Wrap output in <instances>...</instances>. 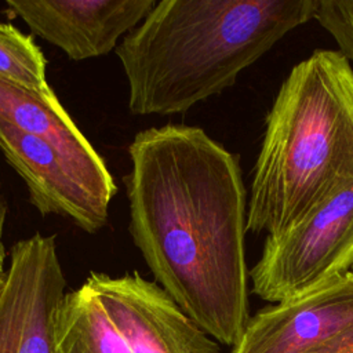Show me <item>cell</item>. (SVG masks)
I'll return each instance as SVG.
<instances>
[{"label": "cell", "instance_id": "ba28073f", "mask_svg": "<svg viewBox=\"0 0 353 353\" xmlns=\"http://www.w3.org/2000/svg\"><path fill=\"white\" fill-rule=\"evenodd\" d=\"M0 150L23 181L29 201L43 216H65L90 234L105 228L110 200L54 146L0 117Z\"/></svg>", "mask_w": 353, "mask_h": 353}, {"label": "cell", "instance_id": "7c38bea8", "mask_svg": "<svg viewBox=\"0 0 353 353\" xmlns=\"http://www.w3.org/2000/svg\"><path fill=\"white\" fill-rule=\"evenodd\" d=\"M47 61L30 34L0 22V79L33 91H48Z\"/></svg>", "mask_w": 353, "mask_h": 353}, {"label": "cell", "instance_id": "6da1fadb", "mask_svg": "<svg viewBox=\"0 0 353 353\" xmlns=\"http://www.w3.org/2000/svg\"><path fill=\"white\" fill-rule=\"evenodd\" d=\"M128 156L123 182L134 245L182 312L234 347L251 319L239 156L186 124L138 131Z\"/></svg>", "mask_w": 353, "mask_h": 353}, {"label": "cell", "instance_id": "7a4b0ae2", "mask_svg": "<svg viewBox=\"0 0 353 353\" xmlns=\"http://www.w3.org/2000/svg\"><path fill=\"white\" fill-rule=\"evenodd\" d=\"M316 0H161L114 50L132 114H178L232 87Z\"/></svg>", "mask_w": 353, "mask_h": 353}, {"label": "cell", "instance_id": "8992f818", "mask_svg": "<svg viewBox=\"0 0 353 353\" xmlns=\"http://www.w3.org/2000/svg\"><path fill=\"white\" fill-rule=\"evenodd\" d=\"M353 273L250 319L232 353H352Z\"/></svg>", "mask_w": 353, "mask_h": 353}, {"label": "cell", "instance_id": "5bb4252c", "mask_svg": "<svg viewBox=\"0 0 353 353\" xmlns=\"http://www.w3.org/2000/svg\"><path fill=\"white\" fill-rule=\"evenodd\" d=\"M6 218H7V203H6V200L3 197V193L0 190V240H3Z\"/></svg>", "mask_w": 353, "mask_h": 353}, {"label": "cell", "instance_id": "ac0fdd59", "mask_svg": "<svg viewBox=\"0 0 353 353\" xmlns=\"http://www.w3.org/2000/svg\"><path fill=\"white\" fill-rule=\"evenodd\" d=\"M352 353H353V352H352Z\"/></svg>", "mask_w": 353, "mask_h": 353}, {"label": "cell", "instance_id": "52a82bcc", "mask_svg": "<svg viewBox=\"0 0 353 353\" xmlns=\"http://www.w3.org/2000/svg\"><path fill=\"white\" fill-rule=\"evenodd\" d=\"M85 283L132 353H221L154 280L138 272H91Z\"/></svg>", "mask_w": 353, "mask_h": 353}, {"label": "cell", "instance_id": "e0dca14e", "mask_svg": "<svg viewBox=\"0 0 353 353\" xmlns=\"http://www.w3.org/2000/svg\"><path fill=\"white\" fill-rule=\"evenodd\" d=\"M350 272H352V273H353V265H352V268H350Z\"/></svg>", "mask_w": 353, "mask_h": 353}, {"label": "cell", "instance_id": "2e32d148", "mask_svg": "<svg viewBox=\"0 0 353 353\" xmlns=\"http://www.w3.org/2000/svg\"><path fill=\"white\" fill-rule=\"evenodd\" d=\"M4 283H6V274H0V294H1V291H3Z\"/></svg>", "mask_w": 353, "mask_h": 353}, {"label": "cell", "instance_id": "277c9868", "mask_svg": "<svg viewBox=\"0 0 353 353\" xmlns=\"http://www.w3.org/2000/svg\"><path fill=\"white\" fill-rule=\"evenodd\" d=\"M353 265V182L280 234L266 236L250 270L252 292L272 303L305 295Z\"/></svg>", "mask_w": 353, "mask_h": 353}, {"label": "cell", "instance_id": "3957f363", "mask_svg": "<svg viewBox=\"0 0 353 353\" xmlns=\"http://www.w3.org/2000/svg\"><path fill=\"white\" fill-rule=\"evenodd\" d=\"M353 182V68L316 50L283 80L254 165L247 230L280 234Z\"/></svg>", "mask_w": 353, "mask_h": 353}, {"label": "cell", "instance_id": "5b68a950", "mask_svg": "<svg viewBox=\"0 0 353 353\" xmlns=\"http://www.w3.org/2000/svg\"><path fill=\"white\" fill-rule=\"evenodd\" d=\"M65 288L54 234L34 233L15 241L0 294V353H54Z\"/></svg>", "mask_w": 353, "mask_h": 353}, {"label": "cell", "instance_id": "9c48e42d", "mask_svg": "<svg viewBox=\"0 0 353 353\" xmlns=\"http://www.w3.org/2000/svg\"><path fill=\"white\" fill-rule=\"evenodd\" d=\"M156 0H7L8 11L33 33L84 61L117 48L153 10Z\"/></svg>", "mask_w": 353, "mask_h": 353}, {"label": "cell", "instance_id": "4fadbf2b", "mask_svg": "<svg viewBox=\"0 0 353 353\" xmlns=\"http://www.w3.org/2000/svg\"><path fill=\"white\" fill-rule=\"evenodd\" d=\"M312 19L334 37L339 52L353 62V1L316 0Z\"/></svg>", "mask_w": 353, "mask_h": 353}, {"label": "cell", "instance_id": "8fae6325", "mask_svg": "<svg viewBox=\"0 0 353 353\" xmlns=\"http://www.w3.org/2000/svg\"><path fill=\"white\" fill-rule=\"evenodd\" d=\"M54 353H132L84 281L66 292L54 327Z\"/></svg>", "mask_w": 353, "mask_h": 353}, {"label": "cell", "instance_id": "30bf717a", "mask_svg": "<svg viewBox=\"0 0 353 353\" xmlns=\"http://www.w3.org/2000/svg\"><path fill=\"white\" fill-rule=\"evenodd\" d=\"M0 117L54 146L102 196L112 201L117 186L105 160L76 125L52 88L33 91L0 79Z\"/></svg>", "mask_w": 353, "mask_h": 353}, {"label": "cell", "instance_id": "9a60e30c", "mask_svg": "<svg viewBox=\"0 0 353 353\" xmlns=\"http://www.w3.org/2000/svg\"><path fill=\"white\" fill-rule=\"evenodd\" d=\"M7 268H6V248L3 240H0V274H6Z\"/></svg>", "mask_w": 353, "mask_h": 353}]
</instances>
